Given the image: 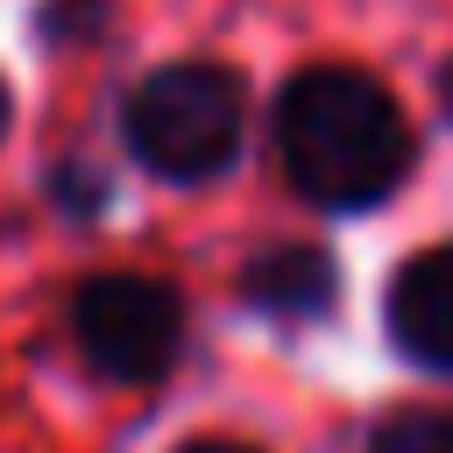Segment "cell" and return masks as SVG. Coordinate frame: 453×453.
<instances>
[{
    "mask_svg": "<svg viewBox=\"0 0 453 453\" xmlns=\"http://www.w3.org/2000/svg\"><path fill=\"white\" fill-rule=\"evenodd\" d=\"M276 149L297 198L326 212H361L403 184L418 142L382 78L354 64H311L276 99Z\"/></svg>",
    "mask_w": 453,
    "mask_h": 453,
    "instance_id": "cell-1",
    "label": "cell"
},
{
    "mask_svg": "<svg viewBox=\"0 0 453 453\" xmlns=\"http://www.w3.org/2000/svg\"><path fill=\"white\" fill-rule=\"evenodd\" d=\"M241 127H248V106H241V78L226 64H163L149 71L127 106H120V142L142 170H156L163 184H205L219 177L234 156H241Z\"/></svg>",
    "mask_w": 453,
    "mask_h": 453,
    "instance_id": "cell-2",
    "label": "cell"
},
{
    "mask_svg": "<svg viewBox=\"0 0 453 453\" xmlns=\"http://www.w3.org/2000/svg\"><path fill=\"white\" fill-rule=\"evenodd\" d=\"M71 333L106 382H156L184 347V297L163 276H92L71 297Z\"/></svg>",
    "mask_w": 453,
    "mask_h": 453,
    "instance_id": "cell-3",
    "label": "cell"
},
{
    "mask_svg": "<svg viewBox=\"0 0 453 453\" xmlns=\"http://www.w3.org/2000/svg\"><path fill=\"white\" fill-rule=\"evenodd\" d=\"M389 340L418 361L453 375V241L411 255L389 283Z\"/></svg>",
    "mask_w": 453,
    "mask_h": 453,
    "instance_id": "cell-4",
    "label": "cell"
},
{
    "mask_svg": "<svg viewBox=\"0 0 453 453\" xmlns=\"http://www.w3.org/2000/svg\"><path fill=\"white\" fill-rule=\"evenodd\" d=\"M248 297L269 304V311H290V319L297 311H319L333 297V262L319 248H276V255H262L248 269Z\"/></svg>",
    "mask_w": 453,
    "mask_h": 453,
    "instance_id": "cell-5",
    "label": "cell"
},
{
    "mask_svg": "<svg viewBox=\"0 0 453 453\" xmlns=\"http://www.w3.org/2000/svg\"><path fill=\"white\" fill-rule=\"evenodd\" d=\"M368 453H453V418H439V411H425V418H396V425L375 432Z\"/></svg>",
    "mask_w": 453,
    "mask_h": 453,
    "instance_id": "cell-6",
    "label": "cell"
},
{
    "mask_svg": "<svg viewBox=\"0 0 453 453\" xmlns=\"http://www.w3.org/2000/svg\"><path fill=\"white\" fill-rule=\"evenodd\" d=\"M177 453H255V446H241V439H191V446H177Z\"/></svg>",
    "mask_w": 453,
    "mask_h": 453,
    "instance_id": "cell-7",
    "label": "cell"
},
{
    "mask_svg": "<svg viewBox=\"0 0 453 453\" xmlns=\"http://www.w3.org/2000/svg\"><path fill=\"white\" fill-rule=\"evenodd\" d=\"M439 99H446V113H453V57H446V71H439Z\"/></svg>",
    "mask_w": 453,
    "mask_h": 453,
    "instance_id": "cell-8",
    "label": "cell"
},
{
    "mask_svg": "<svg viewBox=\"0 0 453 453\" xmlns=\"http://www.w3.org/2000/svg\"><path fill=\"white\" fill-rule=\"evenodd\" d=\"M0 134H7V85H0Z\"/></svg>",
    "mask_w": 453,
    "mask_h": 453,
    "instance_id": "cell-9",
    "label": "cell"
}]
</instances>
